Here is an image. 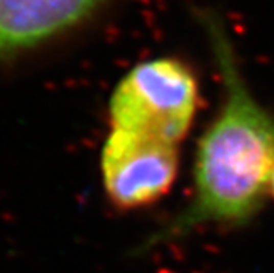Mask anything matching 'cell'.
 I'll return each mask as SVG.
<instances>
[{"label": "cell", "instance_id": "cell-1", "mask_svg": "<svg viewBox=\"0 0 274 273\" xmlns=\"http://www.w3.org/2000/svg\"><path fill=\"white\" fill-rule=\"evenodd\" d=\"M200 17L222 76L223 100L199 142L192 201L168 227L150 239V245L202 224H245L271 191L274 115L258 102L245 82L222 20L212 12Z\"/></svg>", "mask_w": 274, "mask_h": 273}, {"label": "cell", "instance_id": "cell-2", "mask_svg": "<svg viewBox=\"0 0 274 273\" xmlns=\"http://www.w3.org/2000/svg\"><path fill=\"white\" fill-rule=\"evenodd\" d=\"M197 109V81L182 61L156 58L122 77L110 97L112 129L177 145Z\"/></svg>", "mask_w": 274, "mask_h": 273}, {"label": "cell", "instance_id": "cell-3", "mask_svg": "<svg viewBox=\"0 0 274 273\" xmlns=\"http://www.w3.org/2000/svg\"><path fill=\"white\" fill-rule=\"evenodd\" d=\"M177 161V145L112 129L100 155L107 196L122 209H135L154 202L174 183Z\"/></svg>", "mask_w": 274, "mask_h": 273}, {"label": "cell", "instance_id": "cell-4", "mask_svg": "<svg viewBox=\"0 0 274 273\" xmlns=\"http://www.w3.org/2000/svg\"><path fill=\"white\" fill-rule=\"evenodd\" d=\"M100 4L102 0H0V58L79 25Z\"/></svg>", "mask_w": 274, "mask_h": 273}, {"label": "cell", "instance_id": "cell-5", "mask_svg": "<svg viewBox=\"0 0 274 273\" xmlns=\"http://www.w3.org/2000/svg\"><path fill=\"white\" fill-rule=\"evenodd\" d=\"M271 193L274 196V171H272V178H271Z\"/></svg>", "mask_w": 274, "mask_h": 273}]
</instances>
